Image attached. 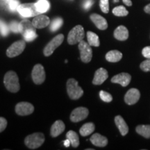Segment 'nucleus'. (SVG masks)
Returning a JSON list of instances; mask_svg holds the SVG:
<instances>
[{"mask_svg":"<svg viewBox=\"0 0 150 150\" xmlns=\"http://www.w3.org/2000/svg\"><path fill=\"white\" fill-rule=\"evenodd\" d=\"M63 23V20L60 18H57L52 21L51 25H50V30L52 31H57L59 28H61L62 24Z\"/></svg>","mask_w":150,"mask_h":150,"instance_id":"29","label":"nucleus"},{"mask_svg":"<svg viewBox=\"0 0 150 150\" xmlns=\"http://www.w3.org/2000/svg\"><path fill=\"white\" fill-rule=\"evenodd\" d=\"M4 22H2V21H1V20H0V29H1V27H2V25L4 24Z\"/></svg>","mask_w":150,"mask_h":150,"instance_id":"43","label":"nucleus"},{"mask_svg":"<svg viewBox=\"0 0 150 150\" xmlns=\"http://www.w3.org/2000/svg\"><path fill=\"white\" fill-rule=\"evenodd\" d=\"M140 97V91L136 88H131L125 96V101L127 104L133 105L138 102Z\"/></svg>","mask_w":150,"mask_h":150,"instance_id":"12","label":"nucleus"},{"mask_svg":"<svg viewBox=\"0 0 150 150\" xmlns=\"http://www.w3.org/2000/svg\"><path fill=\"white\" fill-rule=\"evenodd\" d=\"M95 125H94L93 123H86L85 125H83V126L81 127V128L80 129V134L83 137L89 136V135H91L92 133L95 131Z\"/></svg>","mask_w":150,"mask_h":150,"instance_id":"23","label":"nucleus"},{"mask_svg":"<svg viewBox=\"0 0 150 150\" xmlns=\"http://www.w3.org/2000/svg\"><path fill=\"white\" fill-rule=\"evenodd\" d=\"M4 83L6 88L11 93H18L20 89L19 78L16 73L13 71H8L6 73L4 78Z\"/></svg>","mask_w":150,"mask_h":150,"instance_id":"1","label":"nucleus"},{"mask_svg":"<svg viewBox=\"0 0 150 150\" xmlns=\"http://www.w3.org/2000/svg\"><path fill=\"white\" fill-rule=\"evenodd\" d=\"M79 50L80 51L81 60L83 63H89L93 57V50L88 43L81 40L79 42Z\"/></svg>","mask_w":150,"mask_h":150,"instance_id":"6","label":"nucleus"},{"mask_svg":"<svg viewBox=\"0 0 150 150\" xmlns=\"http://www.w3.org/2000/svg\"><path fill=\"white\" fill-rule=\"evenodd\" d=\"M63 40H64V35L63 34H59L54 37L45 47L44 50H43L44 55L45 56L52 55L55 51L56 49L62 44Z\"/></svg>","mask_w":150,"mask_h":150,"instance_id":"7","label":"nucleus"},{"mask_svg":"<svg viewBox=\"0 0 150 150\" xmlns=\"http://www.w3.org/2000/svg\"><path fill=\"white\" fill-rule=\"evenodd\" d=\"M0 32L4 36H6L9 33V27L5 23H4L2 27L0 29Z\"/></svg>","mask_w":150,"mask_h":150,"instance_id":"37","label":"nucleus"},{"mask_svg":"<svg viewBox=\"0 0 150 150\" xmlns=\"http://www.w3.org/2000/svg\"><path fill=\"white\" fill-rule=\"evenodd\" d=\"M70 140H69V139H67V140H65V141H64V145L65 146V147H68L70 145Z\"/></svg>","mask_w":150,"mask_h":150,"instance_id":"42","label":"nucleus"},{"mask_svg":"<svg viewBox=\"0 0 150 150\" xmlns=\"http://www.w3.org/2000/svg\"><path fill=\"white\" fill-rule=\"evenodd\" d=\"M99 97H100L101 99L104 101L105 102H110L112 100V97L110 93H107V92L101 91L99 92Z\"/></svg>","mask_w":150,"mask_h":150,"instance_id":"31","label":"nucleus"},{"mask_svg":"<svg viewBox=\"0 0 150 150\" xmlns=\"http://www.w3.org/2000/svg\"><path fill=\"white\" fill-rule=\"evenodd\" d=\"M131 79V75L128 73H120L118 74L111 79L112 83H118L123 87H126L129 84Z\"/></svg>","mask_w":150,"mask_h":150,"instance_id":"13","label":"nucleus"},{"mask_svg":"<svg viewBox=\"0 0 150 150\" xmlns=\"http://www.w3.org/2000/svg\"><path fill=\"white\" fill-rule=\"evenodd\" d=\"M17 11L22 17L24 18H29V17L36 16L40 13L38 12L35 6V4L28 3L20 4L18 7Z\"/></svg>","mask_w":150,"mask_h":150,"instance_id":"5","label":"nucleus"},{"mask_svg":"<svg viewBox=\"0 0 150 150\" xmlns=\"http://www.w3.org/2000/svg\"><path fill=\"white\" fill-rule=\"evenodd\" d=\"M90 140L92 142V144L95 146L99 147H104L107 145L108 139L105 136H102L99 134H95L91 137Z\"/></svg>","mask_w":150,"mask_h":150,"instance_id":"17","label":"nucleus"},{"mask_svg":"<svg viewBox=\"0 0 150 150\" xmlns=\"http://www.w3.org/2000/svg\"><path fill=\"white\" fill-rule=\"evenodd\" d=\"M93 0H86L85 2L83 3V8L86 10L89 9L93 4Z\"/></svg>","mask_w":150,"mask_h":150,"instance_id":"39","label":"nucleus"},{"mask_svg":"<svg viewBox=\"0 0 150 150\" xmlns=\"http://www.w3.org/2000/svg\"><path fill=\"white\" fill-rule=\"evenodd\" d=\"M19 5H20V4H19V1L18 0H11L10 2L8 3L9 9L11 11H15L18 9Z\"/></svg>","mask_w":150,"mask_h":150,"instance_id":"35","label":"nucleus"},{"mask_svg":"<svg viewBox=\"0 0 150 150\" xmlns=\"http://www.w3.org/2000/svg\"><path fill=\"white\" fill-rule=\"evenodd\" d=\"M26 47V43L24 40H18L13 43L7 49L6 55L9 58H13L21 54Z\"/></svg>","mask_w":150,"mask_h":150,"instance_id":"8","label":"nucleus"},{"mask_svg":"<svg viewBox=\"0 0 150 150\" xmlns=\"http://www.w3.org/2000/svg\"><path fill=\"white\" fill-rule=\"evenodd\" d=\"M122 1L127 6H131L132 5V2H131V0H122Z\"/></svg>","mask_w":150,"mask_h":150,"instance_id":"40","label":"nucleus"},{"mask_svg":"<svg viewBox=\"0 0 150 150\" xmlns=\"http://www.w3.org/2000/svg\"><path fill=\"white\" fill-rule=\"evenodd\" d=\"M65 124L63 121L57 120L54 122L51 127V131H50V134L53 138L59 136L61 134L63 131H65Z\"/></svg>","mask_w":150,"mask_h":150,"instance_id":"18","label":"nucleus"},{"mask_svg":"<svg viewBox=\"0 0 150 150\" xmlns=\"http://www.w3.org/2000/svg\"><path fill=\"white\" fill-rule=\"evenodd\" d=\"M5 1H6V2H7V3H9V2H10V1H11V0H5Z\"/></svg>","mask_w":150,"mask_h":150,"instance_id":"44","label":"nucleus"},{"mask_svg":"<svg viewBox=\"0 0 150 150\" xmlns=\"http://www.w3.org/2000/svg\"><path fill=\"white\" fill-rule=\"evenodd\" d=\"M115 122L122 136H126L129 132V127L123 117L120 115L116 116L115 117Z\"/></svg>","mask_w":150,"mask_h":150,"instance_id":"19","label":"nucleus"},{"mask_svg":"<svg viewBox=\"0 0 150 150\" xmlns=\"http://www.w3.org/2000/svg\"><path fill=\"white\" fill-rule=\"evenodd\" d=\"M67 92L71 99H78L83 95V91L79 86L78 81L74 79H70L67 81Z\"/></svg>","mask_w":150,"mask_h":150,"instance_id":"2","label":"nucleus"},{"mask_svg":"<svg viewBox=\"0 0 150 150\" xmlns=\"http://www.w3.org/2000/svg\"><path fill=\"white\" fill-rule=\"evenodd\" d=\"M112 13H113L116 16L119 17H123L127 16L129 14V11L124 7L123 6H119L115 7L112 10Z\"/></svg>","mask_w":150,"mask_h":150,"instance_id":"28","label":"nucleus"},{"mask_svg":"<svg viewBox=\"0 0 150 150\" xmlns=\"http://www.w3.org/2000/svg\"><path fill=\"white\" fill-rule=\"evenodd\" d=\"M7 127V120L4 117H0V133L5 130Z\"/></svg>","mask_w":150,"mask_h":150,"instance_id":"36","label":"nucleus"},{"mask_svg":"<svg viewBox=\"0 0 150 150\" xmlns=\"http://www.w3.org/2000/svg\"><path fill=\"white\" fill-rule=\"evenodd\" d=\"M50 20L47 16L44 15H38L33 18L32 24L35 29H42L50 24Z\"/></svg>","mask_w":150,"mask_h":150,"instance_id":"14","label":"nucleus"},{"mask_svg":"<svg viewBox=\"0 0 150 150\" xmlns=\"http://www.w3.org/2000/svg\"><path fill=\"white\" fill-rule=\"evenodd\" d=\"M9 27H10V29L13 31V32H20V23H18V22H17L16 21L11 22L10 24H9Z\"/></svg>","mask_w":150,"mask_h":150,"instance_id":"33","label":"nucleus"},{"mask_svg":"<svg viewBox=\"0 0 150 150\" xmlns=\"http://www.w3.org/2000/svg\"><path fill=\"white\" fill-rule=\"evenodd\" d=\"M142 55L145 56V58L150 59V46L146 47L144 48L143 50H142Z\"/></svg>","mask_w":150,"mask_h":150,"instance_id":"38","label":"nucleus"},{"mask_svg":"<svg viewBox=\"0 0 150 150\" xmlns=\"http://www.w3.org/2000/svg\"><path fill=\"white\" fill-rule=\"evenodd\" d=\"M136 132L144 138H150V125H139L136 127Z\"/></svg>","mask_w":150,"mask_h":150,"instance_id":"26","label":"nucleus"},{"mask_svg":"<svg viewBox=\"0 0 150 150\" xmlns=\"http://www.w3.org/2000/svg\"><path fill=\"white\" fill-rule=\"evenodd\" d=\"M108 74L107 70L104 68H99L95 72L93 80V83L95 85H101L107 79Z\"/></svg>","mask_w":150,"mask_h":150,"instance_id":"15","label":"nucleus"},{"mask_svg":"<svg viewBox=\"0 0 150 150\" xmlns=\"http://www.w3.org/2000/svg\"><path fill=\"white\" fill-rule=\"evenodd\" d=\"M101 10L104 13H108L109 11V4H108V0H100L99 3Z\"/></svg>","mask_w":150,"mask_h":150,"instance_id":"32","label":"nucleus"},{"mask_svg":"<svg viewBox=\"0 0 150 150\" xmlns=\"http://www.w3.org/2000/svg\"><path fill=\"white\" fill-rule=\"evenodd\" d=\"M89 111L85 107H78L73 110L70 115V120L73 122H79L83 120L88 116Z\"/></svg>","mask_w":150,"mask_h":150,"instance_id":"10","label":"nucleus"},{"mask_svg":"<svg viewBox=\"0 0 150 150\" xmlns=\"http://www.w3.org/2000/svg\"><path fill=\"white\" fill-rule=\"evenodd\" d=\"M45 139V135L42 133H34L27 136L24 140V143L29 149H35L44 143Z\"/></svg>","mask_w":150,"mask_h":150,"instance_id":"3","label":"nucleus"},{"mask_svg":"<svg viewBox=\"0 0 150 150\" xmlns=\"http://www.w3.org/2000/svg\"><path fill=\"white\" fill-rule=\"evenodd\" d=\"M87 38H88V43L91 46L93 47H99L100 45V42H99V36L96 33L92 31H88L87 32Z\"/></svg>","mask_w":150,"mask_h":150,"instance_id":"25","label":"nucleus"},{"mask_svg":"<svg viewBox=\"0 0 150 150\" xmlns=\"http://www.w3.org/2000/svg\"><path fill=\"white\" fill-rule=\"evenodd\" d=\"M114 37L118 40H126L129 38V31L125 26H119L114 31Z\"/></svg>","mask_w":150,"mask_h":150,"instance_id":"20","label":"nucleus"},{"mask_svg":"<svg viewBox=\"0 0 150 150\" xmlns=\"http://www.w3.org/2000/svg\"><path fill=\"white\" fill-rule=\"evenodd\" d=\"M31 30H35V28L33 25L32 22L28 20H23L20 23V32L23 35L24 33Z\"/></svg>","mask_w":150,"mask_h":150,"instance_id":"22","label":"nucleus"},{"mask_svg":"<svg viewBox=\"0 0 150 150\" xmlns=\"http://www.w3.org/2000/svg\"><path fill=\"white\" fill-rule=\"evenodd\" d=\"M91 20L95 26L100 30H105L108 28V23L106 20L102 16H99V15L97 13L92 14L91 17Z\"/></svg>","mask_w":150,"mask_h":150,"instance_id":"16","label":"nucleus"},{"mask_svg":"<svg viewBox=\"0 0 150 150\" xmlns=\"http://www.w3.org/2000/svg\"><path fill=\"white\" fill-rule=\"evenodd\" d=\"M122 58V54L117 50H112L108 52L106 55V59L108 62L111 63H116L120 61Z\"/></svg>","mask_w":150,"mask_h":150,"instance_id":"21","label":"nucleus"},{"mask_svg":"<svg viewBox=\"0 0 150 150\" xmlns=\"http://www.w3.org/2000/svg\"><path fill=\"white\" fill-rule=\"evenodd\" d=\"M140 69L145 72H149L150 71V59L146 60L142 62V63L140 65Z\"/></svg>","mask_w":150,"mask_h":150,"instance_id":"34","label":"nucleus"},{"mask_svg":"<svg viewBox=\"0 0 150 150\" xmlns=\"http://www.w3.org/2000/svg\"><path fill=\"white\" fill-rule=\"evenodd\" d=\"M33 110H34V107L29 102H20L16 106V112L19 115H29L32 113Z\"/></svg>","mask_w":150,"mask_h":150,"instance_id":"11","label":"nucleus"},{"mask_svg":"<svg viewBox=\"0 0 150 150\" xmlns=\"http://www.w3.org/2000/svg\"><path fill=\"white\" fill-rule=\"evenodd\" d=\"M35 6L40 13H43L47 12L50 8V2L47 0H39L35 3Z\"/></svg>","mask_w":150,"mask_h":150,"instance_id":"27","label":"nucleus"},{"mask_svg":"<svg viewBox=\"0 0 150 150\" xmlns=\"http://www.w3.org/2000/svg\"><path fill=\"white\" fill-rule=\"evenodd\" d=\"M144 10H145V11L147 13L150 14V4H149L146 6L145 7V8H144Z\"/></svg>","mask_w":150,"mask_h":150,"instance_id":"41","label":"nucleus"},{"mask_svg":"<svg viewBox=\"0 0 150 150\" xmlns=\"http://www.w3.org/2000/svg\"><path fill=\"white\" fill-rule=\"evenodd\" d=\"M85 36L83 27L81 25H76L71 30L67 36V42L70 45H75L83 40Z\"/></svg>","mask_w":150,"mask_h":150,"instance_id":"4","label":"nucleus"},{"mask_svg":"<svg viewBox=\"0 0 150 150\" xmlns=\"http://www.w3.org/2000/svg\"><path fill=\"white\" fill-rule=\"evenodd\" d=\"M31 76L33 82L37 85L42 84L45 80V72L44 67L41 64H36L33 67Z\"/></svg>","mask_w":150,"mask_h":150,"instance_id":"9","label":"nucleus"},{"mask_svg":"<svg viewBox=\"0 0 150 150\" xmlns=\"http://www.w3.org/2000/svg\"><path fill=\"white\" fill-rule=\"evenodd\" d=\"M66 137L67 139L70 141L71 145L73 147H77L79 145V138L76 132H74V131H69L67 133Z\"/></svg>","mask_w":150,"mask_h":150,"instance_id":"24","label":"nucleus"},{"mask_svg":"<svg viewBox=\"0 0 150 150\" xmlns=\"http://www.w3.org/2000/svg\"><path fill=\"white\" fill-rule=\"evenodd\" d=\"M23 37L24 40L27 42H31V41L34 40L35 38L38 37V35L36 32H35V30H31V31H29L25 33H24Z\"/></svg>","mask_w":150,"mask_h":150,"instance_id":"30","label":"nucleus"},{"mask_svg":"<svg viewBox=\"0 0 150 150\" xmlns=\"http://www.w3.org/2000/svg\"><path fill=\"white\" fill-rule=\"evenodd\" d=\"M115 1H116V2H117V1H118V0H115Z\"/></svg>","mask_w":150,"mask_h":150,"instance_id":"45","label":"nucleus"}]
</instances>
